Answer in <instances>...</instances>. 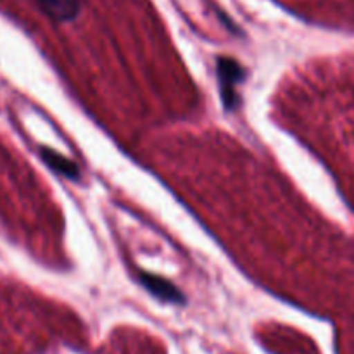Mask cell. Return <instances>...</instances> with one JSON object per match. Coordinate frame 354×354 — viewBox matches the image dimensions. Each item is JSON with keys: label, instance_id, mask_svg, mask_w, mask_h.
Here are the masks:
<instances>
[{"label": "cell", "instance_id": "7a4b0ae2", "mask_svg": "<svg viewBox=\"0 0 354 354\" xmlns=\"http://www.w3.org/2000/svg\"><path fill=\"white\" fill-rule=\"evenodd\" d=\"M138 282L144 286V289L147 292H151L156 299L162 301V303L169 304H185L187 297L178 287L173 286L169 280L162 279V277L154 275V273L149 272H140L138 273Z\"/></svg>", "mask_w": 354, "mask_h": 354}, {"label": "cell", "instance_id": "6da1fadb", "mask_svg": "<svg viewBox=\"0 0 354 354\" xmlns=\"http://www.w3.org/2000/svg\"><path fill=\"white\" fill-rule=\"evenodd\" d=\"M218 83H220V95L225 111H235L241 104V97L237 93V86L244 82L245 71L235 59L218 57L216 61Z\"/></svg>", "mask_w": 354, "mask_h": 354}, {"label": "cell", "instance_id": "277c9868", "mask_svg": "<svg viewBox=\"0 0 354 354\" xmlns=\"http://www.w3.org/2000/svg\"><path fill=\"white\" fill-rule=\"evenodd\" d=\"M40 156H41V159H44L45 165H47L50 169H54L57 175L64 176V178H68V180H78V176H80L78 166H76L73 161H69L68 158H64L62 154L55 152L54 149L41 147Z\"/></svg>", "mask_w": 354, "mask_h": 354}, {"label": "cell", "instance_id": "3957f363", "mask_svg": "<svg viewBox=\"0 0 354 354\" xmlns=\"http://www.w3.org/2000/svg\"><path fill=\"white\" fill-rule=\"evenodd\" d=\"M48 17L55 21H71L78 16L82 0H35Z\"/></svg>", "mask_w": 354, "mask_h": 354}]
</instances>
